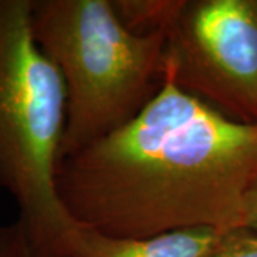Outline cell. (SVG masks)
Masks as SVG:
<instances>
[{
	"label": "cell",
	"mask_w": 257,
	"mask_h": 257,
	"mask_svg": "<svg viewBox=\"0 0 257 257\" xmlns=\"http://www.w3.org/2000/svg\"><path fill=\"white\" fill-rule=\"evenodd\" d=\"M257 183V124L211 109L169 77L135 119L59 160L56 187L79 224L117 237L243 227Z\"/></svg>",
	"instance_id": "obj_1"
},
{
	"label": "cell",
	"mask_w": 257,
	"mask_h": 257,
	"mask_svg": "<svg viewBox=\"0 0 257 257\" xmlns=\"http://www.w3.org/2000/svg\"><path fill=\"white\" fill-rule=\"evenodd\" d=\"M223 233L210 227L170 231L155 237H117L79 224L60 257H206Z\"/></svg>",
	"instance_id": "obj_5"
},
{
	"label": "cell",
	"mask_w": 257,
	"mask_h": 257,
	"mask_svg": "<svg viewBox=\"0 0 257 257\" xmlns=\"http://www.w3.org/2000/svg\"><path fill=\"white\" fill-rule=\"evenodd\" d=\"M30 23L66 89L59 160L135 119L165 84L169 35L127 30L111 0H32Z\"/></svg>",
	"instance_id": "obj_2"
},
{
	"label": "cell",
	"mask_w": 257,
	"mask_h": 257,
	"mask_svg": "<svg viewBox=\"0 0 257 257\" xmlns=\"http://www.w3.org/2000/svg\"><path fill=\"white\" fill-rule=\"evenodd\" d=\"M166 77L230 119L257 124V0H187Z\"/></svg>",
	"instance_id": "obj_4"
},
{
	"label": "cell",
	"mask_w": 257,
	"mask_h": 257,
	"mask_svg": "<svg viewBox=\"0 0 257 257\" xmlns=\"http://www.w3.org/2000/svg\"><path fill=\"white\" fill-rule=\"evenodd\" d=\"M124 28L136 35L170 33L187 6V0H111Z\"/></svg>",
	"instance_id": "obj_6"
},
{
	"label": "cell",
	"mask_w": 257,
	"mask_h": 257,
	"mask_svg": "<svg viewBox=\"0 0 257 257\" xmlns=\"http://www.w3.org/2000/svg\"><path fill=\"white\" fill-rule=\"evenodd\" d=\"M32 0H0V190L36 257H60L79 223L57 194L66 89L32 33Z\"/></svg>",
	"instance_id": "obj_3"
},
{
	"label": "cell",
	"mask_w": 257,
	"mask_h": 257,
	"mask_svg": "<svg viewBox=\"0 0 257 257\" xmlns=\"http://www.w3.org/2000/svg\"><path fill=\"white\" fill-rule=\"evenodd\" d=\"M206 257H257V231L244 227L226 231Z\"/></svg>",
	"instance_id": "obj_7"
},
{
	"label": "cell",
	"mask_w": 257,
	"mask_h": 257,
	"mask_svg": "<svg viewBox=\"0 0 257 257\" xmlns=\"http://www.w3.org/2000/svg\"><path fill=\"white\" fill-rule=\"evenodd\" d=\"M0 257H36L18 221L0 226Z\"/></svg>",
	"instance_id": "obj_8"
},
{
	"label": "cell",
	"mask_w": 257,
	"mask_h": 257,
	"mask_svg": "<svg viewBox=\"0 0 257 257\" xmlns=\"http://www.w3.org/2000/svg\"><path fill=\"white\" fill-rule=\"evenodd\" d=\"M243 227L257 231V183L250 190L246 203H244Z\"/></svg>",
	"instance_id": "obj_9"
}]
</instances>
